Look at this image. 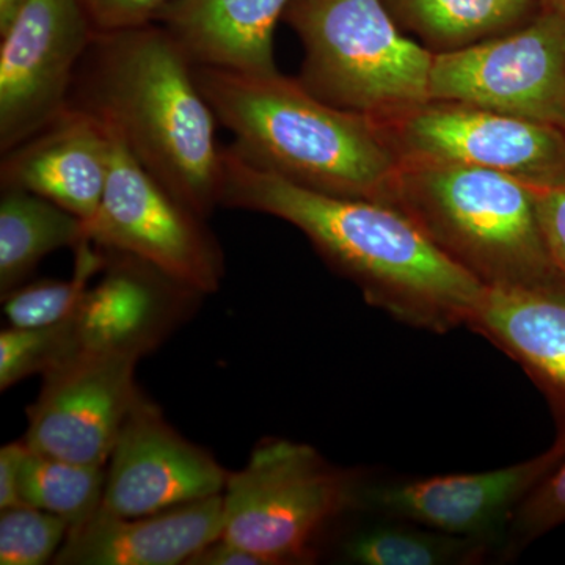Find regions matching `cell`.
I'll use <instances>...</instances> for the list:
<instances>
[{"instance_id":"7402d4cb","label":"cell","mask_w":565,"mask_h":565,"mask_svg":"<svg viewBox=\"0 0 565 565\" xmlns=\"http://www.w3.org/2000/svg\"><path fill=\"white\" fill-rule=\"evenodd\" d=\"M106 467L70 462L25 449L21 470L22 504L66 520L70 526L84 522L103 504Z\"/></svg>"},{"instance_id":"4dcf8cb0","label":"cell","mask_w":565,"mask_h":565,"mask_svg":"<svg viewBox=\"0 0 565 565\" xmlns=\"http://www.w3.org/2000/svg\"><path fill=\"white\" fill-rule=\"evenodd\" d=\"M31 0H0V36L13 28Z\"/></svg>"},{"instance_id":"f1b7e54d","label":"cell","mask_w":565,"mask_h":565,"mask_svg":"<svg viewBox=\"0 0 565 565\" xmlns=\"http://www.w3.org/2000/svg\"><path fill=\"white\" fill-rule=\"evenodd\" d=\"M25 449V441L0 449V511L22 504L20 487Z\"/></svg>"},{"instance_id":"83f0119b","label":"cell","mask_w":565,"mask_h":565,"mask_svg":"<svg viewBox=\"0 0 565 565\" xmlns=\"http://www.w3.org/2000/svg\"><path fill=\"white\" fill-rule=\"evenodd\" d=\"M534 193L546 247L557 269L565 277V181L539 185L534 188Z\"/></svg>"},{"instance_id":"cb8c5ba5","label":"cell","mask_w":565,"mask_h":565,"mask_svg":"<svg viewBox=\"0 0 565 565\" xmlns=\"http://www.w3.org/2000/svg\"><path fill=\"white\" fill-rule=\"evenodd\" d=\"M76 352L73 318L36 329L9 327L0 332V390L6 392L33 374L44 375Z\"/></svg>"},{"instance_id":"6da1fadb","label":"cell","mask_w":565,"mask_h":565,"mask_svg":"<svg viewBox=\"0 0 565 565\" xmlns=\"http://www.w3.org/2000/svg\"><path fill=\"white\" fill-rule=\"evenodd\" d=\"M221 206L291 223L371 307L415 329L448 333L465 326L484 289L392 204L311 191L233 147L222 151Z\"/></svg>"},{"instance_id":"9c48e42d","label":"cell","mask_w":565,"mask_h":565,"mask_svg":"<svg viewBox=\"0 0 565 565\" xmlns=\"http://www.w3.org/2000/svg\"><path fill=\"white\" fill-rule=\"evenodd\" d=\"M430 99L471 104L565 129V13L434 55Z\"/></svg>"},{"instance_id":"7c38bea8","label":"cell","mask_w":565,"mask_h":565,"mask_svg":"<svg viewBox=\"0 0 565 565\" xmlns=\"http://www.w3.org/2000/svg\"><path fill=\"white\" fill-rule=\"evenodd\" d=\"M557 427L552 448L511 467L408 481L371 482L362 478L353 511L407 520L498 546V537L508 533L516 508L563 459L565 426Z\"/></svg>"},{"instance_id":"d4e9b609","label":"cell","mask_w":565,"mask_h":565,"mask_svg":"<svg viewBox=\"0 0 565 565\" xmlns=\"http://www.w3.org/2000/svg\"><path fill=\"white\" fill-rule=\"evenodd\" d=\"M70 523L61 516L21 504L0 511V564L43 565L54 561Z\"/></svg>"},{"instance_id":"2e32d148","label":"cell","mask_w":565,"mask_h":565,"mask_svg":"<svg viewBox=\"0 0 565 565\" xmlns=\"http://www.w3.org/2000/svg\"><path fill=\"white\" fill-rule=\"evenodd\" d=\"M222 493L166 511L118 516L99 508L71 526L57 565H177L221 539Z\"/></svg>"},{"instance_id":"8fae6325","label":"cell","mask_w":565,"mask_h":565,"mask_svg":"<svg viewBox=\"0 0 565 565\" xmlns=\"http://www.w3.org/2000/svg\"><path fill=\"white\" fill-rule=\"evenodd\" d=\"M137 362L122 353L79 351L52 367L29 407L25 445L41 455L106 467L141 394Z\"/></svg>"},{"instance_id":"3957f363","label":"cell","mask_w":565,"mask_h":565,"mask_svg":"<svg viewBox=\"0 0 565 565\" xmlns=\"http://www.w3.org/2000/svg\"><path fill=\"white\" fill-rule=\"evenodd\" d=\"M195 79L247 161L311 191L388 204L399 162L370 118L322 103L278 71L195 66Z\"/></svg>"},{"instance_id":"484cf974","label":"cell","mask_w":565,"mask_h":565,"mask_svg":"<svg viewBox=\"0 0 565 565\" xmlns=\"http://www.w3.org/2000/svg\"><path fill=\"white\" fill-rule=\"evenodd\" d=\"M565 523V455L516 508L508 527L505 556Z\"/></svg>"},{"instance_id":"f546056e","label":"cell","mask_w":565,"mask_h":565,"mask_svg":"<svg viewBox=\"0 0 565 565\" xmlns=\"http://www.w3.org/2000/svg\"><path fill=\"white\" fill-rule=\"evenodd\" d=\"M185 565H270L263 556L225 539H217L193 555Z\"/></svg>"},{"instance_id":"7a4b0ae2","label":"cell","mask_w":565,"mask_h":565,"mask_svg":"<svg viewBox=\"0 0 565 565\" xmlns=\"http://www.w3.org/2000/svg\"><path fill=\"white\" fill-rule=\"evenodd\" d=\"M71 104L109 122L137 161L200 217L221 206L217 118L195 65L159 22L96 33Z\"/></svg>"},{"instance_id":"4fadbf2b","label":"cell","mask_w":565,"mask_h":565,"mask_svg":"<svg viewBox=\"0 0 565 565\" xmlns=\"http://www.w3.org/2000/svg\"><path fill=\"white\" fill-rule=\"evenodd\" d=\"M228 475L141 393L109 457L102 509L118 516L154 514L223 493Z\"/></svg>"},{"instance_id":"603a6c76","label":"cell","mask_w":565,"mask_h":565,"mask_svg":"<svg viewBox=\"0 0 565 565\" xmlns=\"http://www.w3.org/2000/svg\"><path fill=\"white\" fill-rule=\"evenodd\" d=\"M76 266L71 280L29 282L3 297V315L10 327L36 329L73 318L90 288L88 282L106 264V252L84 237L74 247Z\"/></svg>"},{"instance_id":"ac0fdd59","label":"cell","mask_w":565,"mask_h":565,"mask_svg":"<svg viewBox=\"0 0 565 565\" xmlns=\"http://www.w3.org/2000/svg\"><path fill=\"white\" fill-rule=\"evenodd\" d=\"M291 0H173L159 24L193 65L277 73L274 33Z\"/></svg>"},{"instance_id":"5bb4252c","label":"cell","mask_w":565,"mask_h":565,"mask_svg":"<svg viewBox=\"0 0 565 565\" xmlns=\"http://www.w3.org/2000/svg\"><path fill=\"white\" fill-rule=\"evenodd\" d=\"M104 252L103 278L73 316L77 345L140 360L193 313L203 294L131 255Z\"/></svg>"},{"instance_id":"4316f807","label":"cell","mask_w":565,"mask_h":565,"mask_svg":"<svg viewBox=\"0 0 565 565\" xmlns=\"http://www.w3.org/2000/svg\"><path fill=\"white\" fill-rule=\"evenodd\" d=\"M96 33H110L158 22L173 0H77Z\"/></svg>"},{"instance_id":"44dd1931","label":"cell","mask_w":565,"mask_h":565,"mask_svg":"<svg viewBox=\"0 0 565 565\" xmlns=\"http://www.w3.org/2000/svg\"><path fill=\"white\" fill-rule=\"evenodd\" d=\"M381 520L353 531L340 545L344 563L356 565H471L482 564L494 546L479 539L441 533L407 522Z\"/></svg>"},{"instance_id":"30bf717a","label":"cell","mask_w":565,"mask_h":565,"mask_svg":"<svg viewBox=\"0 0 565 565\" xmlns=\"http://www.w3.org/2000/svg\"><path fill=\"white\" fill-rule=\"evenodd\" d=\"M96 32L77 0H31L0 44V150L68 110Z\"/></svg>"},{"instance_id":"5b68a950","label":"cell","mask_w":565,"mask_h":565,"mask_svg":"<svg viewBox=\"0 0 565 565\" xmlns=\"http://www.w3.org/2000/svg\"><path fill=\"white\" fill-rule=\"evenodd\" d=\"M299 82L337 109L382 121L430 99L434 54L399 31L382 0H291Z\"/></svg>"},{"instance_id":"9a60e30c","label":"cell","mask_w":565,"mask_h":565,"mask_svg":"<svg viewBox=\"0 0 565 565\" xmlns=\"http://www.w3.org/2000/svg\"><path fill=\"white\" fill-rule=\"evenodd\" d=\"M111 137L98 115L71 104L61 117L3 152L2 188L36 193L88 221L109 178Z\"/></svg>"},{"instance_id":"277c9868","label":"cell","mask_w":565,"mask_h":565,"mask_svg":"<svg viewBox=\"0 0 565 565\" xmlns=\"http://www.w3.org/2000/svg\"><path fill=\"white\" fill-rule=\"evenodd\" d=\"M388 204L484 288L565 286L525 181L456 163L404 161Z\"/></svg>"},{"instance_id":"1f68e13d","label":"cell","mask_w":565,"mask_h":565,"mask_svg":"<svg viewBox=\"0 0 565 565\" xmlns=\"http://www.w3.org/2000/svg\"><path fill=\"white\" fill-rule=\"evenodd\" d=\"M541 10L561 11L565 13V0H537Z\"/></svg>"},{"instance_id":"52a82bcc","label":"cell","mask_w":565,"mask_h":565,"mask_svg":"<svg viewBox=\"0 0 565 565\" xmlns=\"http://www.w3.org/2000/svg\"><path fill=\"white\" fill-rule=\"evenodd\" d=\"M106 125L111 137L109 178L98 210L84 221V237L103 250L151 264L203 296L217 292L225 263L206 218L167 191Z\"/></svg>"},{"instance_id":"ba28073f","label":"cell","mask_w":565,"mask_h":565,"mask_svg":"<svg viewBox=\"0 0 565 565\" xmlns=\"http://www.w3.org/2000/svg\"><path fill=\"white\" fill-rule=\"evenodd\" d=\"M373 122L397 162L476 167L534 188L565 181V129L557 126L444 99Z\"/></svg>"},{"instance_id":"e0dca14e","label":"cell","mask_w":565,"mask_h":565,"mask_svg":"<svg viewBox=\"0 0 565 565\" xmlns=\"http://www.w3.org/2000/svg\"><path fill=\"white\" fill-rule=\"evenodd\" d=\"M465 326L519 363L565 426V286L484 288Z\"/></svg>"},{"instance_id":"d6986e66","label":"cell","mask_w":565,"mask_h":565,"mask_svg":"<svg viewBox=\"0 0 565 565\" xmlns=\"http://www.w3.org/2000/svg\"><path fill=\"white\" fill-rule=\"evenodd\" d=\"M399 28L434 55L465 50L522 28L537 0H382Z\"/></svg>"},{"instance_id":"8992f818","label":"cell","mask_w":565,"mask_h":565,"mask_svg":"<svg viewBox=\"0 0 565 565\" xmlns=\"http://www.w3.org/2000/svg\"><path fill=\"white\" fill-rule=\"evenodd\" d=\"M360 479L313 446L266 438L226 479L221 537L270 565L315 563L327 527L355 509Z\"/></svg>"},{"instance_id":"ffe728a7","label":"cell","mask_w":565,"mask_h":565,"mask_svg":"<svg viewBox=\"0 0 565 565\" xmlns=\"http://www.w3.org/2000/svg\"><path fill=\"white\" fill-rule=\"evenodd\" d=\"M84 239V221L58 204L2 188L0 196V294L2 299L24 285L52 252L76 247Z\"/></svg>"}]
</instances>
